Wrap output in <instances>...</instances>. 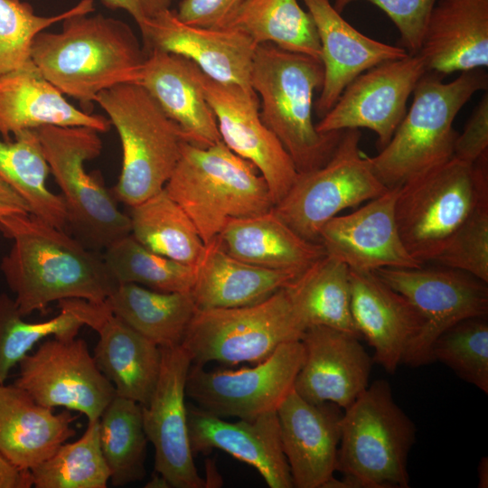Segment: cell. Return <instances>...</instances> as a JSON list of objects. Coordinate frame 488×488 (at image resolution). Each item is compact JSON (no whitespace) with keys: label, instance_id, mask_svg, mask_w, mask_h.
<instances>
[{"label":"cell","instance_id":"f35d334b","mask_svg":"<svg viewBox=\"0 0 488 488\" xmlns=\"http://www.w3.org/2000/svg\"><path fill=\"white\" fill-rule=\"evenodd\" d=\"M103 258L119 283H134L160 292H191L195 267L155 253L130 234L105 249Z\"/></svg>","mask_w":488,"mask_h":488},{"label":"cell","instance_id":"e0dca14e","mask_svg":"<svg viewBox=\"0 0 488 488\" xmlns=\"http://www.w3.org/2000/svg\"><path fill=\"white\" fill-rule=\"evenodd\" d=\"M161 348L158 380L142 406L144 429L155 449V471L174 488L207 486L199 475L191 447L185 385L192 364L182 345Z\"/></svg>","mask_w":488,"mask_h":488},{"label":"cell","instance_id":"8fae6325","mask_svg":"<svg viewBox=\"0 0 488 488\" xmlns=\"http://www.w3.org/2000/svg\"><path fill=\"white\" fill-rule=\"evenodd\" d=\"M359 129H345L330 159L298 174L274 212L302 238L318 243L321 228L346 208L357 207L389 188L377 177L359 147Z\"/></svg>","mask_w":488,"mask_h":488},{"label":"cell","instance_id":"681fc988","mask_svg":"<svg viewBox=\"0 0 488 488\" xmlns=\"http://www.w3.org/2000/svg\"><path fill=\"white\" fill-rule=\"evenodd\" d=\"M32 486L31 472L18 468L0 453V488H30Z\"/></svg>","mask_w":488,"mask_h":488},{"label":"cell","instance_id":"8d00e7d4","mask_svg":"<svg viewBox=\"0 0 488 488\" xmlns=\"http://www.w3.org/2000/svg\"><path fill=\"white\" fill-rule=\"evenodd\" d=\"M101 451L116 487L127 485L145 476L147 437L142 406L116 395L99 418Z\"/></svg>","mask_w":488,"mask_h":488},{"label":"cell","instance_id":"cb8c5ba5","mask_svg":"<svg viewBox=\"0 0 488 488\" xmlns=\"http://www.w3.org/2000/svg\"><path fill=\"white\" fill-rule=\"evenodd\" d=\"M350 288L352 317L361 338L373 349V361L394 373L423 327L421 315L374 271L350 269Z\"/></svg>","mask_w":488,"mask_h":488},{"label":"cell","instance_id":"2e32d148","mask_svg":"<svg viewBox=\"0 0 488 488\" xmlns=\"http://www.w3.org/2000/svg\"><path fill=\"white\" fill-rule=\"evenodd\" d=\"M197 80L216 117L221 141L258 169L267 183L274 206L288 192L298 176L293 160L259 115L254 90L218 82L197 66Z\"/></svg>","mask_w":488,"mask_h":488},{"label":"cell","instance_id":"836d02e7","mask_svg":"<svg viewBox=\"0 0 488 488\" xmlns=\"http://www.w3.org/2000/svg\"><path fill=\"white\" fill-rule=\"evenodd\" d=\"M224 28L245 33L258 45L269 42L321 61L314 21L297 0H245Z\"/></svg>","mask_w":488,"mask_h":488},{"label":"cell","instance_id":"7402d4cb","mask_svg":"<svg viewBox=\"0 0 488 488\" xmlns=\"http://www.w3.org/2000/svg\"><path fill=\"white\" fill-rule=\"evenodd\" d=\"M342 408L311 403L293 389L277 410L294 487L324 488L337 467Z\"/></svg>","mask_w":488,"mask_h":488},{"label":"cell","instance_id":"d4e9b609","mask_svg":"<svg viewBox=\"0 0 488 488\" xmlns=\"http://www.w3.org/2000/svg\"><path fill=\"white\" fill-rule=\"evenodd\" d=\"M312 15L321 45L324 82L314 104L323 117L358 75L387 61L406 57L400 46L371 39L345 21L330 0H302Z\"/></svg>","mask_w":488,"mask_h":488},{"label":"cell","instance_id":"4fadbf2b","mask_svg":"<svg viewBox=\"0 0 488 488\" xmlns=\"http://www.w3.org/2000/svg\"><path fill=\"white\" fill-rule=\"evenodd\" d=\"M389 286L404 296L421 315L424 324L408 348L402 363L418 367L433 362L436 338L456 323L487 316V283L449 267H383L374 271Z\"/></svg>","mask_w":488,"mask_h":488},{"label":"cell","instance_id":"d6a6232c","mask_svg":"<svg viewBox=\"0 0 488 488\" xmlns=\"http://www.w3.org/2000/svg\"><path fill=\"white\" fill-rule=\"evenodd\" d=\"M305 328L324 325L361 339L351 313L350 269L324 255L285 286Z\"/></svg>","mask_w":488,"mask_h":488},{"label":"cell","instance_id":"b9f144b4","mask_svg":"<svg viewBox=\"0 0 488 488\" xmlns=\"http://www.w3.org/2000/svg\"><path fill=\"white\" fill-rule=\"evenodd\" d=\"M432 361L449 367L458 377L488 393L487 316L464 319L443 332L431 348Z\"/></svg>","mask_w":488,"mask_h":488},{"label":"cell","instance_id":"bcb514c9","mask_svg":"<svg viewBox=\"0 0 488 488\" xmlns=\"http://www.w3.org/2000/svg\"><path fill=\"white\" fill-rule=\"evenodd\" d=\"M245 0H182L176 14L183 22L207 28H224Z\"/></svg>","mask_w":488,"mask_h":488},{"label":"cell","instance_id":"f1b7e54d","mask_svg":"<svg viewBox=\"0 0 488 488\" xmlns=\"http://www.w3.org/2000/svg\"><path fill=\"white\" fill-rule=\"evenodd\" d=\"M83 126L99 132L110 128L109 119L80 110L31 64L0 76V135L43 126Z\"/></svg>","mask_w":488,"mask_h":488},{"label":"cell","instance_id":"44dd1931","mask_svg":"<svg viewBox=\"0 0 488 488\" xmlns=\"http://www.w3.org/2000/svg\"><path fill=\"white\" fill-rule=\"evenodd\" d=\"M305 351L294 389L311 403L332 402L347 408L368 388L373 364L360 338L324 325L305 329Z\"/></svg>","mask_w":488,"mask_h":488},{"label":"cell","instance_id":"5b68a950","mask_svg":"<svg viewBox=\"0 0 488 488\" xmlns=\"http://www.w3.org/2000/svg\"><path fill=\"white\" fill-rule=\"evenodd\" d=\"M164 189L191 218L205 245L229 220L263 214L274 207L267 183L255 165L222 141L204 148L184 141Z\"/></svg>","mask_w":488,"mask_h":488},{"label":"cell","instance_id":"277c9868","mask_svg":"<svg viewBox=\"0 0 488 488\" xmlns=\"http://www.w3.org/2000/svg\"><path fill=\"white\" fill-rule=\"evenodd\" d=\"M427 71L413 90V102L389 142L368 160L388 188L399 186L453 157L457 136L453 123L479 90H487L483 69L461 72L450 82Z\"/></svg>","mask_w":488,"mask_h":488},{"label":"cell","instance_id":"5bb4252c","mask_svg":"<svg viewBox=\"0 0 488 488\" xmlns=\"http://www.w3.org/2000/svg\"><path fill=\"white\" fill-rule=\"evenodd\" d=\"M18 365L14 385L38 404L84 414L88 422L99 420L117 395L83 339H48Z\"/></svg>","mask_w":488,"mask_h":488},{"label":"cell","instance_id":"ee69618b","mask_svg":"<svg viewBox=\"0 0 488 488\" xmlns=\"http://www.w3.org/2000/svg\"><path fill=\"white\" fill-rule=\"evenodd\" d=\"M361 0H335L340 14L352 3ZM381 9L400 34V43L408 54L418 53L426 25L436 0H363Z\"/></svg>","mask_w":488,"mask_h":488},{"label":"cell","instance_id":"6da1fadb","mask_svg":"<svg viewBox=\"0 0 488 488\" xmlns=\"http://www.w3.org/2000/svg\"><path fill=\"white\" fill-rule=\"evenodd\" d=\"M0 231L13 240L0 268L23 317L68 298L103 303L118 285L99 251L32 214L1 218Z\"/></svg>","mask_w":488,"mask_h":488},{"label":"cell","instance_id":"74e56055","mask_svg":"<svg viewBox=\"0 0 488 488\" xmlns=\"http://www.w3.org/2000/svg\"><path fill=\"white\" fill-rule=\"evenodd\" d=\"M30 472L36 488H106L110 474L100 447L99 420L88 422L79 439L61 444Z\"/></svg>","mask_w":488,"mask_h":488},{"label":"cell","instance_id":"9a60e30c","mask_svg":"<svg viewBox=\"0 0 488 488\" xmlns=\"http://www.w3.org/2000/svg\"><path fill=\"white\" fill-rule=\"evenodd\" d=\"M427 72L418 54L381 62L353 79L333 107L320 118V133L367 128L378 136L380 150L407 113V102Z\"/></svg>","mask_w":488,"mask_h":488},{"label":"cell","instance_id":"f907efd6","mask_svg":"<svg viewBox=\"0 0 488 488\" xmlns=\"http://www.w3.org/2000/svg\"><path fill=\"white\" fill-rule=\"evenodd\" d=\"M478 473V487H488V458L483 456L477 466Z\"/></svg>","mask_w":488,"mask_h":488},{"label":"cell","instance_id":"e575fe53","mask_svg":"<svg viewBox=\"0 0 488 488\" xmlns=\"http://www.w3.org/2000/svg\"><path fill=\"white\" fill-rule=\"evenodd\" d=\"M14 136V141L0 139V177L26 201L32 215L64 230L66 205L47 186L50 168L36 131L23 130Z\"/></svg>","mask_w":488,"mask_h":488},{"label":"cell","instance_id":"52a82bcc","mask_svg":"<svg viewBox=\"0 0 488 488\" xmlns=\"http://www.w3.org/2000/svg\"><path fill=\"white\" fill-rule=\"evenodd\" d=\"M488 155L474 164L455 157L399 186L395 218L402 242L422 265L433 262L483 201Z\"/></svg>","mask_w":488,"mask_h":488},{"label":"cell","instance_id":"603a6c76","mask_svg":"<svg viewBox=\"0 0 488 488\" xmlns=\"http://www.w3.org/2000/svg\"><path fill=\"white\" fill-rule=\"evenodd\" d=\"M187 416L193 455L220 449L255 468L268 487H294L277 412L230 422L189 404Z\"/></svg>","mask_w":488,"mask_h":488},{"label":"cell","instance_id":"60d3db41","mask_svg":"<svg viewBox=\"0 0 488 488\" xmlns=\"http://www.w3.org/2000/svg\"><path fill=\"white\" fill-rule=\"evenodd\" d=\"M93 11V0H80L62 13L42 16L22 0H0V76L32 63L31 46L38 33L70 16Z\"/></svg>","mask_w":488,"mask_h":488},{"label":"cell","instance_id":"f546056e","mask_svg":"<svg viewBox=\"0 0 488 488\" xmlns=\"http://www.w3.org/2000/svg\"><path fill=\"white\" fill-rule=\"evenodd\" d=\"M297 276L237 259L215 238L195 266L191 295L198 310L247 306L267 299Z\"/></svg>","mask_w":488,"mask_h":488},{"label":"cell","instance_id":"7bdbcfd3","mask_svg":"<svg viewBox=\"0 0 488 488\" xmlns=\"http://www.w3.org/2000/svg\"><path fill=\"white\" fill-rule=\"evenodd\" d=\"M433 262L488 282V200L474 210Z\"/></svg>","mask_w":488,"mask_h":488},{"label":"cell","instance_id":"d590c367","mask_svg":"<svg viewBox=\"0 0 488 488\" xmlns=\"http://www.w3.org/2000/svg\"><path fill=\"white\" fill-rule=\"evenodd\" d=\"M130 235L149 250L195 267L205 244L194 223L164 189L130 207Z\"/></svg>","mask_w":488,"mask_h":488},{"label":"cell","instance_id":"484cf974","mask_svg":"<svg viewBox=\"0 0 488 488\" xmlns=\"http://www.w3.org/2000/svg\"><path fill=\"white\" fill-rule=\"evenodd\" d=\"M418 54L442 77L488 66V0H436Z\"/></svg>","mask_w":488,"mask_h":488},{"label":"cell","instance_id":"4316f807","mask_svg":"<svg viewBox=\"0 0 488 488\" xmlns=\"http://www.w3.org/2000/svg\"><path fill=\"white\" fill-rule=\"evenodd\" d=\"M196 65L172 52L146 53L137 82L179 127L186 142L209 147L221 141L216 117L195 74Z\"/></svg>","mask_w":488,"mask_h":488},{"label":"cell","instance_id":"7dc6e473","mask_svg":"<svg viewBox=\"0 0 488 488\" xmlns=\"http://www.w3.org/2000/svg\"><path fill=\"white\" fill-rule=\"evenodd\" d=\"M102 3L109 9L127 12L140 29L158 13L170 8L172 0H102Z\"/></svg>","mask_w":488,"mask_h":488},{"label":"cell","instance_id":"3957f363","mask_svg":"<svg viewBox=\"0 0 488 488\" xmlns=\"http://www.w3.org/2000/svg\"><path fill=\"white\" fill-rule=\"evenodd\" d=\"M324 82L320 60L265 42L256 49L250 87L259 115L293 160L298 174L323 166L344 130L320 133L313 121L314 94Z\"/></svg>","mask_w":488,"mask_h":488},{"label":"cell","instance_id":"ffe728a7","mask_svg":"<svg viewBox=\"0 0 488 488\" xmlns=\"http://www.w3.org/2000/svg\"><path fill=\"white\" fill-rule=\"evenodd\" d=\"M398 191L399 186L389 188L353 212L330 219L318 236L325 254L361 271L421 267L406 249L398 230Z\"/></svg>","mask_w":488,"mask_h":488},{"label":"cell","instance_id":"ba28073f","mask_svg":"<svg viewBox=\"0 0 488 488\" xmlns=\"http://www.w3.org/2000/svg\"><path fill=\"white\" fill-rule=\"evenodd\" d=\"M416 427L379 380L344 409L336 471L350 488H408Z\"/></svg>","mask_w":488,"mask_h":488},{"label":"cell","instance_id":"83f0119b","mask_svg":"<svg viewBox=\"0 0 488 488\" xmlns=\"http://www.w3.org/2000/svg\"><path fill=\"white\" fill-rule=\"evenodd\" d=\"M76 418L38 404L14 383L0 384V453L20 469L31 471L74 436Z\"/></svg>","mask_w":488,"mask_h":488},{"label":"cell","instance_id":"f6af8a7d","mask_svg":"<svg viewBox=\"0 0 488 488\" xmlns=\"http://www.w3.org/2000/svg\"><path fill=\"white\" fill-rule=\"evenodd\" d=\"M488 155V94L485 91L461 135H457L453 157L474 164Z\"/></svg>","mask_w":488,"mask_h":488},{"label":"cell","instance_id":"1f68e13d","mask_svg":"<svg viewBox=\"0 0 488 488\" xmlns=\"http://www.w3.org/2000/svg\"><path fill=\"white\" fill-rule=\"evenodd\" d=\"M103 304L162 348L181 345L197 311L191 292H160L134 283H119Z\"/></svg>","mask_w":488,"mask_h":488},{"label":"cell","instance_id":"9c48e42d","mask_svg":"<svg viewBox=\"0 0 488 488\" xmlns=\"http://www.w3.org/2000/svg\"><path fill=\"white\" fill-rule=\"evenodd\" d=\"M37 133L50 173L61 190L71 236L89 249H106L130 234V218L121 212L103 181L89 174L85 163L98 157V130L83 126H43Z\"/></svg>","mask_w":488,"mask_h":488},{"label":"cell","instance_id":"d6986e66","mask_svg":"<svg viewBox=\"0 0 488 488\" xmlns=\"http://www.w3.org/2000/svg\"><path fill=\"white\" fill-rule=\"evenodd\" d=\"M139 30L146 53L159 50L181 55L218 82L253 90L250 72L258 44L245 33L188 24L170 8L158 13Z\"/></svg>","mask_w":488,"mask_h":488},{"label":"cell","instance_id":"4dcf8cb0","mask_svg":"<svg viewBox=\"0 0 488 488\" xmlns=\"http://www.w3.org/2000/svg\"><path fill=\"white\" fill-rule=\"evenodd\" d=\"M233 258L297 275L325 255L320 243L302 238L273 211L229 220L216 237Z\"/></svg>","mask_w":488,"mask_h":488},{"label":"cell","instance_id":"816d5d0a","mask_svg":"<svg viewBox=\"0 0 488 488\" xmlns=\"http://www.w3.org/2000/svg\"><path fill=\"white\" fill-rule=\"evenodd\" d=\"M145 487L149 488H168L170 487L167 481L159 474L156 473L155 475L146 483Z\"/></svg>","mask_w":488,"mask_h":488},{"label":"cell","instance_id":"c3c4849f","mask_svg":"<svg viewBox=\"0 0 488 488\" xmlns=\"http://www.w3.org/2000/svg\"><path fill=\"white\" fill-rule=\"evenodd\" d=\"M31 214L26 201L0 177V219L10 215Z\"/></svg>","mask_w":488,"mask_h":488},{"label":"cell","instance_id":"ac0fdd59","mask_svg":"<svg viewBox=\"0 0 488 488\" xmlns=\"http://www.w3.org/2000/svg\"><path fill=\"white\" fill-rule=\"evenodd\" d=\"M58 307L72 311L84 325L98 333L93 357L117 395L146 405L158 380L161 348L112 314L103 303L68 298L59 301Z\"/></svg>","mask_w":488,"mask_h":488},{"label":"cell","instance_id":"7c38bea8","mask_svg":"<svg viewBox=\"0 0 488 488\" xmlns=\"http://www.w3.org/2000/svg\"><path fill=\"white\" fill-rule=\"evenodd\" d=\"M304 358L299 340L280 344L251 368L206 371L203 366L191 364L186 396L202 409L222 418L251 420L277 412L294 389Z\"/></svg>","mask_w":488,"mask_h":488},{"label":"cell","instance_id":"30bf717a","mask_svg":"<svg viewBox=\"0 0 488 488\" xmlns=\"http://www.w3.org/2000/svg\"><path fill=\"white\" fill-rule=\"evenodd\" d=\"M305 329L284 286L251 305L197 309L181 345L192 364H257Z\"/></svg>","mask_w":488,"mask_h":488},{"label":"cell","instance_id":"7a4b0ae2","mask_svg":"<svg viewBox=\"0 0 488 488\" xmlns=\"http://www.w3.org/2000/svg\"><path fill=\"white\" fill-rule=\"evenodd\" d=\"M145 58L131 27L101 14L70 16L60 32L42 31L31 46V61L39 72L85 107L103 90L137 82Z\"/></svg>","mask_w":488,"mask_h":488},{"label":"cell","instance_id":"8992f818","mask_svg":"<svg viewBox=\"0 0 488 488\" xmlns=\"http://www.w3.org/2000/svg\"><path fill=\"white\" fill-rule=\"evenodd\" d=\"M95 103L108 116L122 146L121 172L112 194L132 207L164 188L186 140L138 83H122L103 90Z\"/></svg>","mask_w":488,"mask_h":488},{"label":"cell","instance_id":"ab89813d","mask_svg":"<svg viewBox=\"0 0 488 488\" xmlns=\"http://www.w3.org/2000/svg\"><path fill=\"white\" fill-rule=\"evenodd\" d=\"M60 313L46 321L29 323L23 320L14 299L0 294V384L5 382L10 371L27 355L40 341L50 336L73 339L84 326L72 311L59 307Z\"/></svg>","mask_w":488,"mask_h":488}]
</instances>
